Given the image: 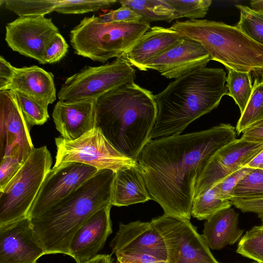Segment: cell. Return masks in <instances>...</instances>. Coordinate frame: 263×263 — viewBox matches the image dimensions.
<instances>
[{"mask_svg": "<svg viewBox=\"0 0 263 263\" xmlns=\"http://www.w3.org/2000/svg\"><path fill=\"white\" fill-rule=\"evenodd\" d=\"M234 127L151 140L138 160L151 199L164 214L190 220L197 183L212 156L236 138Z\"/></svg>", "mask_w": 263, "mask_h": 263, "instance_id": "cell-1", "label": "cell"}, {"mask_svg": "<svg viewBox=\"0 0 263 263\" xmlns=\"http://www.w3.org/2000/svg\"><path fill=\"white\" fill-rule=\"evenodd\" d=\"M157 116L155 95L134 82L119 86L96 99L95 127L119 153L138 161Z\"/></svg>", "mask_w": 263, "mask_h": 263, "instance_id": "cell-2", "label": "cell"}, {"mask_svg": "<svg viewBox=\"0 0 263 263\" xmlns=\"http://www.w3.org/2000/svg\"><path fill=\"white\" fill-rule=\"evenodd\" d=\"M222 68L202 67L170 83L155 95L157 116L151 140L180 134L192 122L216 108L228 95Z\"/></svg>", "mask_w": 263, "mask_h": 263, "instance_id": "cell-3", "label": "cell"}, {"mask_svg": "<svg viewBox=\"0 0 263 263\" xmlns=\"http://www.w3.org/2000/svg\"><path fill=\"white\" fill-rule=\"evenodd\" d=\"M116 173L103 169L40 216L30 219L46 255L69 256V246L83 223L100 209L111 204Z\"/></svg>", "mask_w": 263, "mask_h": 263, "instance_id": "cell-4", "label": "cell"}, {"mask_svg": "<svg viewBox=\"0 0 263 263\" xmlns=\"http://www.w3.org/2000/svg\"><path fill=\"white\" fill-rule=\"evenodd\" d=\"M170 28L181 36L199 43L211 60L227 69L263 73V46L253 41L235 26L208 20L175 21Z\"/></svg>", "mask_w": 263, "mask_h": 263, "instance_id": "cell-5", "label": "cell"}, {"mask_svg": "<svg viewBox=\"0 0 263 263\" xmlns=\"http://www.w3.org/2000/svg\"><path fill=\"white\" fill-rule=\"evenodd\" d=\"M150 28L144 22H105L92 15L70 31V41L77 54L104 63L121 58Z\"/></svg>", "mask_w": 263, "mask_h": 263, "instance_id": "cell-6", "label": "cell"}, {"mask_svg": "<svg viewBox=\"0 0 263 263\" xmlns=\"http://www.w3.org/2000/svg\"><path fill=\"white\" fill-rule=\"evenodd\" d=\"M52 163L46 146L34 148L14 176L0 190V225L28 217Z\"/></svg>", "mask_w": 263, "mask_h": 263, "instance_id": "cell-7", "label": "cell"}, {"mask_svg": "<svg viewBox=\"0 0 263 263\" xmlns=\"http://www.w3.org/2000/svg\"><path fill=\"white\" fill-rule=\"evenodd\" d=\"M136 71L123 59L98 66H88L67 78L58 93L59 100H96L107 92L134 82Z\"/></svg>", "mask_w": 263, "mask_h": 263, "instance_id": "cell-8", "label": "cell"}, {"mask_svg": "<svg viewBox=\"0 0 263 263\" xmlns=\"http://www.w3.org/2000/svg\"><path fill=\"white\" fill-rule=\"evenodd\" d=\"M57 148L53 167L76 162L87 164L98 170L120 169L138 164L117 151L104 137L101 131L95 127L74 140H67L62 137L55 138Z\"/></svg>", "mask_w": 263, "mask_h": 263, "instance_id": "cell-9", "label": "cell"}, {"mask_svg": "<svg viewBox=\"0 0 263 263\" xmlns=\"http://www.w3.org/2000/svg\"><path fill=\"white\" fill-rule=\"evenodd\" d=\"M151 221L165 241L169 263H220L190 220L164 214Z\"/></svg>", "mask_w": 263, "mask_h": 263, "instance_id": "cell-10", "label": "cell"}, {"mask_svg": "<svg viewBox=\"0 0 263 263\" xmlns=\"http://www.w3.org/2000/svg\"><path fill=\"white\" fill-rule=\"evenodd\" d=\"M98 170L82 163L71 162L49 171L28 215L40 216L95 175Z\"/></svg>", "mask_w": 263, "mask_h": 263, "instance_id": "cell-11", "label": "cell"}, {"mask_svg": "<svg viewBox=\"0 0 263 263\" xmlns=\"http://www.w3.org/2000/svg\"><path fill=\"white\" fill-rule=\"evenodd\" d=\"M15 92L0 91V157L10 156L23 163L34 146Z\"/></svg>", "mask_w": 263, "mask_h": 263, "instance_id": "cell-12", "label": "cell"}, {"mask_svg": "<svg viewBox=\"0 0 263 263\" xmlns=\"http://www.w3.org/2000/svg\"><path fill=\"white\" fill-rule=\"evenodd\" d=\"M58 33L51 18L21 16L6 25L5 39L13 51L45 64L46 49Z\"/></svg>", "mask_w": 263, "mask_h": 263, "instance_id": "cell-13", "label": "cell"}, {"mask_svg": "<svg viewBox=\"0 0 263 263\" xmlns=\"http://www.w3.org/2000/svg\"><path fill=\"white\" fill-rule=\"evenodd\" d=\"M262 149L263 142H250L242 137L220 148L211 158L201 175L194 198L246 166Z\"/></svg>", "mask_w": 263, "mask_h": 263, "instance_id": "cell-14", "label": "cell"}, {"mask_svg": "<svg viewBox=\"0 0 263 263\" xmlns=\"http://www.w3.org/2000/svg\"><path fill=\"white\" fill-rule=\"evenodd\" d=\"M211 60L210 55L198 42L182 36L170 47L145 64L143 71L153 69L167 79H178Z\"/></svg>", "mask_w": 263, "mask_h": 263, "instance_id": "cell-15", "label": "cell"}, {"mask_svg": "<svg viewBox=\"0 0 263 263\" xmlns=\"http://www.w3.org/2000/svg\"><path fill=\"white\" fill-rule=\"evenodd\" d=\"M44 255L28 217L0 225V263H37Z\"/></svg>", "mask_w": 263, "mask_h": 263, "instance_id": "cell-16", "label": "cell"}, {"mask_svg": "<svg viewBox=\"0 0 263 263\" xmlns=\"http://www.w3.org/2000/svg\"><path fill=\"white\" fill-rule=\"evenodd\" d=\"M112 205L97 211L80 227L69 246V256L76 263H84L98 255L112 233Z\"/></svg>", "mask_w": 263, "mask_h": 263, "instance_id": "cell-17", "label": "cell"}, {"mask_svg": "<svg viewBox=\"0 0 263 263\" xmlns=\"http://www.w3.org/2000/svg\"><path fill=\"white\" fill-rule=\"evenodd\" d=\"M112 253L148 252L168 261L165 241L152 221L120 223L110 243Z\"/></svg>", "mask_w": 263, "mask_h": 263, "instance_id": "cell-18", "label": "cell"}, {"mask_svg": "<svg viewBox=\"0 0 263 263\" xmlns=\"http://www.w3.org/2000/svg\"><path fill=\"white\" fill-rule=\"evenodd\" d=\"M95 99L59 100L52 114L57 130L67 140H74L95 127Z\"/></svg>", "mask_w": 263, "mask_h": 263, "instance_id": "cell-19", "label": "cell"}, {"mask_svg": "<svg viewBox=\"0 0 263 263\" xmlns=\"http://www.w3.org/2000/svg\"><path fill=\"white\" fill-rule=\"evenodd\" d=\"M7 90L20 92L48 106L57 98L53 74L36 65L15 68Z\"/></svg>", "mask_w": 263, "mask_h": 263, "instance_id": "cell-20", "label": "cell"}, {"mask_svg": "<svg viewBox=\"0 0 263 263\" xmlns=\"http://www.w3.org/2000/svg\"><path fill=\"white\" fill-rule=\"evenodd\" d=\"M182 36L170 27L154 26L122 55L132 66L143 71L146 63L170 47Z\"/></svg>", "mask_w": 263, "mask_h": 263, "instance_id": "cell-21", "label": "cell"}, {"mask_svg": "<svg viewBox=\"0 0 263 263\" xmlns=\"http://www.w3.org/2000/svg\"><path fill=\"white\" fill-rule=\"evenodd\" d=\"M151 199L139 165L125 167L116 172L111 204L122 206L145 202Z\"/></svg>", "mask_w": 263, "mask_h": 263, "instance_id": "cell-22", "label": "cell"}, {"mask_svg": "<svg viewBox=\"0 0 263 263\" xmlns=\"http://www.w3.org/2000/svg\"><path fill=\"white\" fill-rule=\"evenodd\" d=\"M238 223L239 215L231 208L221 210L206 220L202 236L209 248L220 250L237 242L244 232Z\"/></svg>", "mask_w": 263, "mask_h": 263, "instance_id": "cell-23", "label": "cell"}, {"mask_svg": "<svg viewBox=\"0 0 263 263\" xmlns=\"http://www.w3.org/2000/svg\"><path fill=\"white\" fill-rule=\"evenodd\" d=\"M119 3L130 8L149 24L156 21L171 22L180 18L164 0H122Z\"/></svg>", "mask_w": 263, "mask_h": 263, "instance_id": "cell-24", "label": "cell"}, {"mask_svg": "<svg viewBox=\"0 0 263 263\" xmlns=\"http://www.w3.org/2000/svg\"><path fill=\"white\" fill-rule=\"evenodd\" d=\"M231 200H223L219 195L216 185L194 198L191 215L199 220H208L218 211L233 205Z\"/></svg>", "mask_w": 263, "mask_h": 263, "instance_id": "cell-25", "label": "cell"}, {"mask_svg": "<svg viewBox=\"0 0 263 263\" xmlns=\"http://www.w3.org/2000/svg\"><path fill=\"white\" fill-rule=\"evenodd\" d=\"M227 85L228 95L231 97L238 106L241 114L244 111L251 96L252 85L251 72H241L228 68Z\"/></svg>", "mask_w": 263, "mask_h": 263, "instance_id": "cell-26", "label": "cell"}, {"mask_svg": "<svg viewBox=\"0 0 263 263\" xmlns=\"http://www.w3.org/2000/svg\"><path fill=\"white\" fill-rule=\"evenodd\" d=\"M263 119V81L255 80L250 98L238 120L236 130L242 133L256 122Z\"/></svg>", "mask_w": 263, "mask_h": 263, "instance_id": "cell-27", "label": "cell"}, {"mask_svg": "<svg viewBox=\"0 0 263 263\" xmlns=\"http://www.w3.org/2000/svg\"><path fill=\"white\" fill-rule=\"evenodd\" d=\"M3 3L6 9L16 14L19 17L30 16H45L54 11L59 5L58 0H5Z\"/></svg>", "mask_w": 263, "mask_h": 263, "instance_id": "cell-28", "label": "cell"}, {"mask_svg": "<svg viewBox=\"0 0 263 263\" xmlns=\"http://www.w3.org/2000/svg\"><path fill=\"white\" fill-rule=\"evenodd\" d=\"M235 6L240 13L239 21L235 26L250 39L263 46V12L246 6Z\"/></svg>", "mask_w": 263, "mask_h": 263, "instance_id": "cell-29", "label": "cell"}, {"mask_svg": "<svg viewBox=\"0 0 263 263\" xmlns=\"http://www.w3.org/2000/svg\"><path fill=\"white\" fill-rule=\"evenodd\" d=\"M236 252L257 263H263V227L255 226L247 231L238 244Z\"/></svg>", "mask_w": 263, "mask_h": 263, "instance_id": "cell-30", "label": "cell"}, {"mask_svg": "<svg viewBox=\"0 0 263 263\" xmlns=\"http://www.w3.org/2000/svg\"><path fill=\"white\" fill-rule=\"evenodd\" d=\"M14 92L24 118L30 128L33 125H43L47 121L49 117L48 105L20 92Z\"/></svg>", "mask_w": 263, "mask_h": 263, "instance_id": "cell-31", "label": "cell"}, {"mask_svg": "<svg viewBox=\"0 0 263 263\" xmlns=\"http://www.w3.org/2000/svg\"><path fill=\"white\" fill-rule=\"evenodd\" d=\"M116 0H64L60 1L54 11L65 14H83L110 7Z\"/></svg>", "mask_w": 263, "mask_h": 263, "instance_id": "cell-32", "label": "cell"}, {"mask_svg": "<svg viewBox=\"0 0 263 263\" xmlns=\"http://www.w3.org/2000/svg\"><path fill=\"white\" fill-rule=\"evenodd\" d=\"M233 197L263 198V169H253L234 188Z\"/></svg>", "mask_w": 263, "mask_h": 263, "instance_id": "cell-33", "label": "cell"}, {"mask_svg": "<svg viewBox=\"0 0 263 263\" xmlns=\"http://www.w3.org/2000/svg\"><path fill=\"white\" fill-rule=\"evenodd\" d=\"M177 13L180 18L197 20L205 16L212 1L211 0H164Z\"/></svg>", "mask_w": 263, "mask_h": 263, "instance_id": "cell-34", "label": "cell"}, {"mask_svg": "<svg viewBox=\"0 0 263 263\" xmlns=\"http://www.w3.org/2000/svg\"><path fill=\"white\" fill-rule=\"evenodd\" d=\"M253 170L246 166L243 167L216 184L220 197L223 200H231L233 198L232 193L235 186Z\"/></svg>", "mask_w": 263, "mask_h": 263, "instance_id": "cell-35", "label": "cell"}, {"mask_svg": "<svg viewBox=\"0 0 263 263\" xmlns=\"http://www.w3.org/2000/svg\"><path fill=\"white\" fill-rule=\"evenodd\" d=\"M68 45L64 37L57 33L47 47L44 59L46 64H53L60 61L67 54Z\"/></svg>", "mask_w": 263, "mask_h": 263, "instance_id": "cell-36", "label": "cell"}, {"mask_svg": "<svg viewBox=\"0 0 263 263\" xmlns=\"http://www.w3.org/2000/svg\"><path fill=\"white\" fill-rule=\"evenodd\" d=\"M115 255L117 263H169L148 252H122Z\"/></svg>", "mask_w": 263, "mask_h": 263, "instance_id": "cell-37", "label": "cell"}, {"mask_svg": "<svg viewBox=\"0 0 263 263\" xmlns=\"http://www.w3.org/2000/svg\"><path fill=\"white\" fill-rule=\"evenodd\" d=\"M105 22L134 23L144 22L142 18L130 8L121 5L118 9L111 10L100 16Z\"/></svg>", "mask_w": 263, "mask_h": 263, "instance_id": "cell-38", "label": "cell"}, {"mask_svg": "<svg viewBox=\"0 0 263 263\" xmlns=\"http://www.w3.org/2000/svg\"><path fill=\"white\" fill-rule=\"evenodd\" d=\"M233 204L242 212L253 213L258 216L263 227V198H242L233 197Z\"/></svg>", "mask_w": 263, "mask_h": 263, "instance_id": "cell-39", "label": "cell"}, {"mask_svg": "<svg viewBox=\"0 0 263 263\" xmlns=\"http://www.w3.org/2000/svg\"><path fill=\"white\" fill-rule=\"evenodd\" d=\"M23 163L10 156L1 158L0 190L3 189L14 176Z\"/></svg>", "mask_w": 263, "mask_h": 263, "instance_id": "cell-40", "label": "cell"}, {"mask_svg": "<svg viewBox=\"0 0 263 263\" xmlns=\"http://www.w3.org/2000/svg\"><path fill=\"white\" fill-rule=\"evenodd\" d=\"M15 68L3 56H1L0 91L7 90L13 77Z\"/></svg>", "mask_w": 263, "mask_h": 263, "instance_id": "cell-41", "label": "cell"}, {"mask_svg": "<svg viewBox=\"0 0 263 263\" xmlns=\"http://www.w3.org/2000/svg\"><path fill=\"white\" fill-rule=\"evenodd\" d=\"M242 138L253 142H263V119L256 122L243 132Z\"/></svg>", "mask_w": 263, "mask_h": 263, "instance_id": "cell-42", "label": "cell"}, {"mask_svg": "<svg viewBox=\"0 0 263 263\" xmlns=\"http://www.w3.org/2000/svg\"><path fill=\"white\" fill-rule=\"evenodd\" d=\"M246 166L253 169H263V149Z\"/></svg>", "mask_w": 263, "mask_h": 263, "instance_id": "cell-43", "label": "cell"}, {"mask_svg": "<svg viewBox=\"0 0 263 263\" xmlns=\"http://www.w3.org/2000/svg\"><path fill=\"white\" fill-rule=\"evenodd\" d=\"M84 263H113V262L110 255L98 254Z\"/></svg>", "mask_w": 263, "mask_h": 263, "instance_id": "cell-44", "label": "cell"}, {"mask_svg": "<svg viewBox=\"0 0 263 263\" xmlns=\"http://www.w3.org/2000/svg\"><path fill=\"white\" fill-rule=\"evenodd\" d=\"M250 5L253 9L263 12V0L252 1Z\"/></svg>", "mask_w": 263, "mask_h": 263, "instance_id": "cell-45", "label": "cell"}]
</instances>
